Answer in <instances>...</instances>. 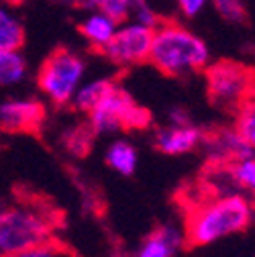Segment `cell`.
Masks as SVG:
<instances>
[{"label":"cell","mask_w":255,"mask_h":257,"mask_svg":"<svg viewBox=\"0 0 255 257\" xmlns=\"http://www.w3.org/2000/svg\"><path fill=\"white\" fill-rule=\"evenodd\" d=\"M214 13L229 25H245L249 19L245 0H210Z\"/></svg>","instance_id":"ffe728a7"},{"label":"cell","mask_w":255,"mask_h":257,"mask_svg":"<svg viewBox=\"0 0 255 257\" xmlns=\"http://www.w3.org/2000/svg\"><path fill=\"white\" fill-rule=\"evenodd\" d=\"M45 118V108L35 98H7L0 102V131L31 133Z\"/></svg>","instance_id":"ba28073f"},{"label":"cell","mask_w":255,"mask_h":257,"mask_svg":"<svg viewBox=\"0 0 255 257\" xmlns=\"http://www.w3.org/2000/svg\"><path fill=\"white\" fill-rule=\"evenodd\" d=\"M151 41H153V29L139 25L135 21L120 23L114 37L110 43L100 51L112 66L118 68H131L139 66L149 59L151 51Z\"/></svg>","instance_id":"52a82bcc"},{"label":"cell","mask_w":255,"mask_h":257,"mask_svg":"<svg viewBox=\"0 0 255 257\" xmlns=\"http://www.w3.org/2000/svg\"><path fill=\"white\" fill-rule=\"evenodd\" d=\"M131 21H135V23H139V25H145V27H151V29H155L159 23H162V19H159V17L153 13V9L147 5V0H135Z\"/></svg>","instance_id":"44dd1931"},{"label":"cell","mask_w":255,"mask_h":257,"mask_svg":"<svg viewBox=\"0 0 255 257\" xmlns=\"http://www.w3.org/2000/svg\"><path fill=\"white\" fill-rule=\"evenodd\" d=\"M192 120H190V116L186 114L184 108H174L170 112V124H190Z\"/></svg>","instance_id":"cb8c5ba5"},{"label":"cell","mask_w":255,"mask_h":257,"mask_svg":"<svg viewBox=\"0 0 255 257\" xmlns=\"http://www.w3.org/2000/svg\"><path fill=\"white\" fill-rule=\"evenodd\" d=\"M233 126L251 155H255V94L233 112Z\"/></svg>","instance_id":"e0dca14e"},{"label":"cell","mask_w":255,"mask_h":257,"mask_svg":"<svg viewBox=\"0 0 255 257\" xmlns=\"http://www.w3.org/2000/svg\"><path fill=\"white\" fill-rule=\"evenodd\" d=\"M25 43V27L19 17L0 7V51H15Z\"/></svg>","instance_id":"2e32d148"},{"label":"cell","mask_w":255,"mask_h":257,"mask_svg":"<svg viewBox=\"0 0 255 257\" xmlns=\"http://www.w3.org/2000/svg\"><path fill=\"white\" fill-rule=\"evenodd\" d=\"M104 164L124 176V178H129L135 174L137 166H139V153H137V147L131 143V141H126V139H114L108 147H106V153H104Z\"/></svg>","instance_id":"4fadbf2b"},{"label":"cell","mask_w":255,"mask_h":257,"mask_svg":"<svg viewBox=\"0 0 255 257\" xmlns=\"http://www.w3.org/2000/svg\"><path fill=\"white\" fill-rule=\"evenodd\" d=\"M80 35L94 47V49H98V51H102L108 43H110V39L114 37V33H116V29H118V23L116 21H112L110 17H106V15H102V13H90V15H86L84 19H82V23H80Z\"/></svg>","instance_id":"7c38bea8"},{"label":"cell","mask_w":255,"mask_h":257,"mask_svg":"<svg viewBox=\"0 0 255 257\" xmlns=\"http://www.w3.org/2000/svg\"><path fill=\"white\" fill-rule=\"evenodd\" d=\"M202 131L194 124H168L157 128L153 135V147L164 155H186L202 145Z\"/></svg>","instance_id":"9c48e42d"},{"label":"cell","mask_w":255,"mask_h":257,"mask_svg":"<svg viewBox=\"0 0 255 257\" xmlns=\"http://www.w3.org/2000/svg\"><path fill=\"white\" fill-rule=\"evenodd\" d=\"M53 222L49 214L33 206L0 208V257L49 243Z\"/></svg>","instance_id":"277c9868"},{"label":"cell","mask_w":255,"mask_h":257,"mask_svg":"<svg viewBox=\"0 0 255 257\" xmlns=\"http://www.w3.org/2000/svg\"><path fill=\"white\" fill-rule=\"evenodd\" d=\"M204 86L208 102L214 108L235 112L255 94V68L233 59L210 61L204 70Z\"/></svg>","instance_id":"3957f363"},{"label":"cell","mask_w":255,"mask_h":257,"mask_svg":"<svg viewBox=\"0 0 255 257\" xmlns=\"http://www.w3.org/2000/svg\"><path fill=\"white\" fill-rule=\"evenodd\" d=\"M86 78V61L70 51V49H55L45 57L37 72L39 90L53 102L55 106H68L76 96L78 88Z\"/></svg>","instance_id":"5b68a950"},{"label":"cell","mask_w":255,"mask_h":257,"mask_svg":"<svg viewBox=\"0 0 255 257\" xmlns=\"http://www.w3.org/2000/svg\"><path fill=\"white\" fill-rule=\"evenodd\" d=\"M133 7H135V0H88V9L110 17L118 25L131 19Z\"/></svg>","instance_id":"d6986e66"},{"label":"cell","mask_w":255,"mask_h":257,"mask_svg":"<svg viewBox=\"0 0 255 257\" xmlns=\"http://www.w3.org/2000/svg\"><path fill=\"white\" fill-rule=\"evenodd\" d=\"M255 216V204L239 192L206 198L186 214L184 235L190 247H208L247 231Z\"/></svg>","instance_id":"6da1fadb"},{"label":"cell","mask_w":255,"mask_h":257,"mask_svg":"<svg viewBox=\"0 0 255 257\" xmlns=\"http://www.w3.org/2000/svg\"><path fill=\"white\" fill-rule=\"evenodd\" d=\"M202 145L206 149V155L210 162L220 164L222 168H227L229 164L243 159L249 153V149L245 147L243 139L239 137V133L235 131V126H227V128H218L212 135H204Z\"/></svg>","instance_id":"30bf717a"},{"label":"cell","mask_w":255,"mask_h":257,"mask_svg":"<svg viewBox=\"0 0 255 257\" xmlns=\"http://www.w3.org/2000/svg\"><path fill=\"white\" fill-rule=\"evenodd\" d=\"M229 180L233 182V186L241 192H247L249 196L255 198V155H247L243 159L229 164L227 168Z\"/></svg>","instance_id":"ac0fdd59"},{"label":"cell","mask_w":255,"mask_h":257,"mask_svg":"<svg viewBox=\"0 0 255 257\" xmlns=\"http://www.w3.org/2000/svg\"><path fill=\"white\" fill-rule=\"evenodd\" d=\"M184 243V229H178L174 224H162L143 239L135 257H176Z\"/></svg>","instance_id":"8fae6325"},{"label":"cell","mask_w":255,"mask_h":257,"mask_svg":"<svg viewBox=\"0 0 255 257\" xmlns=\"http://www.w3.org/2000/svg\"><path fill=\"white\" fill-rule=\"evenodd\" d=\"M27 59L21 49L0 51V88H13L27 78Z\"/></svg>","instance_id":"9a60e30c"},{"label":"cell","mask_w":255,"mask_h":257,"mask_svg":"<svg viewBox=\"0 0 255 257\" xmlns=\"http://www.w3.org/2000/svg\"><path fill=\"white\" fill-rule=\"evenodd\" d=\"M112 86H114V82L108 80V78H96V80L84 82V84L78 88L76 96L72 98V106H74L78 112L88 114L90 110H94V108L98 106V102L112 90Z\"/></svg>","instance_id":"5bb4252c"},{"label":"cell","mask_w":255,"mask_h":257,"mask_svg":"<svg viewBox=\"0 0 255 257\" xmlns=\"http://www.w3.org/2000/svg\"><path fill=\"white\" fill-rule=\"evenodd\" d=\"M147 61L168 78H186L210 66V49L206 41L186 25L162 21L153 29Z\"/></svg>","instance_id":"7a4b0ae2"},{"label":"cell","mask_w":255,"mask_h":257,"mask_svg":"<svg viewBox=\"0 0 255 257\" xmlns=\"http://www.w3.org/2000/svg\"><path fill=\"white\" fill-rule=\"evenodd\" d=\"M5 257H63V251L53 241H49V243L31 247V249H25V251H19L13 255H5Z\"/></svg>","instance_id":"7402d4cb"},{"label":"cell","mask_w":255,"mask_h":257,"mask_svg":"<svg viewBox=\"0 0 255 257\" xmlns=\"http://www.w3.org/2000/svg\"><path fill=\"white\" fill-rule=\"evenodd\" d=\"M149 122V112L141 108L133 96L120 86L112 90L88 112V128L94 137H106L120 133L124 128H143Z\"/></svg>","instance_id":"8992f818"},{"label":"cell","mask_w":255,"mask_h":257,"mask_svg":"<svg viewBox=\"0 0 255 257\" xmlns=\"http://www.w3.org/2000/svg\"><path fill=\"white\" fill-rule=\"evenodd\" d=\"M178 13L184 19H196L204 13V9L210 5V0H174Z\"/></svg>","instance_id":"603a6c76"}]
</instances>
